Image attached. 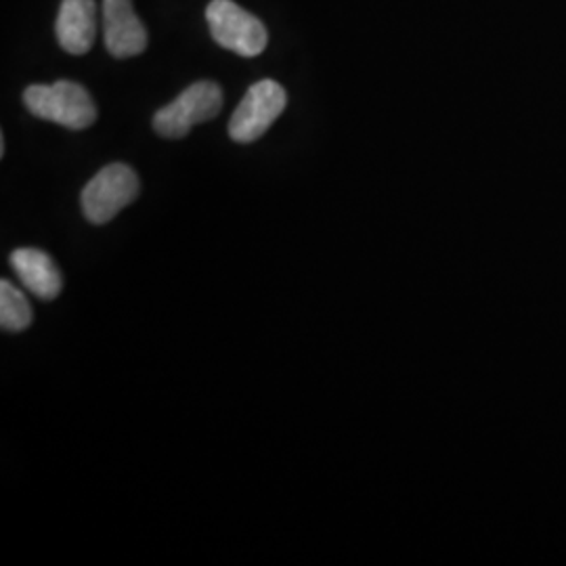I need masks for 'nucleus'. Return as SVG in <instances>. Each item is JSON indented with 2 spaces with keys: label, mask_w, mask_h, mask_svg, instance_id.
Instances as JSON below:
<instances>
[{
  "label": "nucleus",
  "mask_w": 566,
  "mask_h": 566,
  "mask_svg": "<svg viewBox=\"0 0 566 566\" xmlns=\"http://www.w3.org/2000/svg\"><path fill=\"white\" fill-rule=\"evenodd\" d=\"M55 36L70 55H84L97 39V2L63 0L55 21Z\"/></svg>",
  "instance_id": "obj_7"
},
{
  "label": "nucleus",
  "mask_w": 566,
  "mask_h": 566,
  "mask_svg": "<svg viewBox=\"0 0 566 566\" xmlns=\"http://www.w3.org/2000/svg\"><path fill=\"white\" fill-rule=\"evenodd\" d=\"M142 191L137 172L126 164H109L84 185L81 206L86 221L93 224L109 223L126 206L137 200Z\"/></svg>",
  "instance_id": "obj_2"
},
{
  "label": "nucleus",
  "mask_w": 566,
  "mask_h": 566,
  "mask_svg": "<svg viewBox=\"0 0 566 566\" xmlns=\"http://www.w3.org/2000/svg\"><path fill=\"white\" fill-rule=\"evenodd\" d=\"M32 324V308L25 294L9 280L0 282V325L7 332H21Z\"/></svg>",
  "instance_id": "obj_9"
},
{
  "label": "nucleus",
  "mask_w": 566,
  "mask_h": 566,
  "mask_svg": "<svg viewBox=\"0 0 566 566\" xmlns=\"http://www.w3.org/2000/svg\"><path fill=\"white\" fill-rule=\"evenodd\" d=\"M23 103L32 116L70 130H84L97 120L95 102L78 82L32 84L23 91Z\"/></svg>",
  "instance_id": "obj_1"
},
{
  "label": "nucleus",
  "mask_w": 566,
  "mask_h": 566,
  "mask_svg": "<svg viewBox=\"0 0 566 566\" xmlns=\"http://www.w3.org/2000/svg\"><path fill=\"white\" fill-rule=\"evenodd\" d=\"M223 109V88L217 82L200 81L154 116V128L164 139H182L202 122L212 120Z\"/></svg>",
  "instance_id": "obj_3"
},
{
  "label": "nucleus",
  "mask_w": 566,
  "mask_h": 566,
  "mask_svg": "<svg viewBox=\"0 0 566 566\" xmlns=\"http://www.w3.org/2000/svg\"><path fill=\"white\" fill-rule=\"evenodd\" d=\"M206 21L210 36L227 51L242 57H256L266 49L269 32L263 21L233 0H210L206 7Z\"/></svg>",
  "instance_id": "obj_4"
},
{
  "label": "nucleus",
  "mask_w": 566,
  "mask_h": 566,
  "mask_svg": "<svg viewBox=\"0 0 566 566\" xmlns=\"http://www.w3.org/2000/svg\"><path fill=\"white\" fill-rule=\"evenodd\" d=\"M103 42L112 57H137L147 49V30L135 13L133 0H103Z\"/></svg>",
  "instance_id": "obj_6"
},
{
  "label": "nucleus",
  "mask_w": 566,
  "mask_h": 566,
  "mask_svg": "<svg viewBox=\"0 0 566 566\" xmlns=\"http://www.w3.org/2000/svg\"><path fill=\"white\" fill-rule=\"evenodd\" d=\"M285 103L287 95L280 82L261 81L252 84L229 122L231 139L235 143L259 142L273 126V122L282 116Z\"/></svg>",
  "instance_id": "obj_5"
},
{
  "label": "nucleus",
  "mask_w": 566,
  "mask_h": 566,
  "mask_svg": "<svg viewBox=\"0 0 566 566\" xmlns=\"http://www.w3.org/2000/svg\"><path fill=\"white\" fill-rule=\"evenodd\" d=\"M4 149H7L4 147V137H0V156H4Z\"/></svg>",
  "instance_id": "obj_10"
},
{
  "label": "nucleus",
  "mask_w": 566,
  "mask_h": 566,
  "mask_svg": "<svg viewBox=\"0 0 566 566\" xmlns=\"http://www.w3.org/2000/svg\"><path fill=\"white\" fill-rule=\"evenodd\" d=\"M11 266L21 283L41 301H55L61 294L63 280L53 259L36 248H20L11 254Z\"/></svg>",
  "instance_id": "obj_8"
}]
</instances>
